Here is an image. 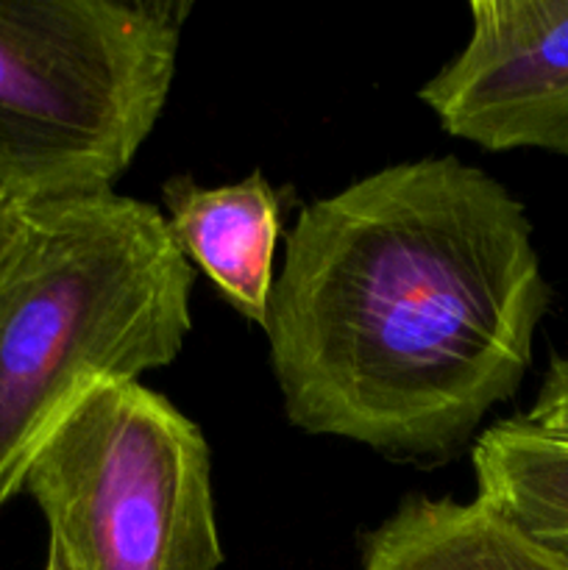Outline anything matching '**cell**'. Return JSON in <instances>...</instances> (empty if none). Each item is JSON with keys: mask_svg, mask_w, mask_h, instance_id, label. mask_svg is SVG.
I'll return each mask as SVG.
<instances>
[{"mask_svg": "<svg viewBox=\"0 0 568 570\" xmlns=\"http://www.w3.org/2000/svg\"><path fill=\"white\" fill-rule=\"evenodd\" d=\"M546 306L523 206L432 156L301 209L262 328L293 426L434 460L516 393Z\"/></svg>", "mask_w": 568, "mask_h": 570, "instance_id": "obj_1", "label": "cell"}, {"mask_svg": "<svg viewBox=\"0 0 568 570\" xmlns=\"http://www.w3.org/2000/svg\"><path fill=\"white\" fill-rule=\"evenodd\" d=\"M167 232L189 265L243 317L265 326L273 293V254L282 234V200L262 173L226 187L187 178L165 184Z\"/></svg>", "mask_w": 568, "mask_h": 570, "instance_id": "obj_6", "label": "cell"}, {"mask_svg": "<svg viewBox=\"0 0 568 570\" xmlns=\"http://www.w3.org/2000/svg\"><path fill=\"white\" fill-rule=\"evenodd\" d=\"M362 570H568L479 504L407 499L365 538Z\"/></svg>", "mask_w": 568, "mask_h": 570, "instance_id": "obj_7", "label": "cell"}, {"mask_svg": "<svg viewBox=\"0 0 568 570\" xmlns=\"http://www.w3.org/2000/svg\"><path fill=\"white\" fill-rule=\"evenodd\" d=\"M45 570H70V566H67L65 554H61L59 549H56L53 543L48 546V566H45Z\"/></svg>", "mask_w": 568, "mask_h": 570, "instance_id": "obj_11", "label": "cell"}, {"mask_svg": "<svg viewBox=\"0 0 568 570\" xmlns=\"http://www.w3.org/2000/svg\"><path fill=\"white\" fill-rule=\"evenodd\" d=\"M187 0H0V195L111 193L176 78Z\"/></svg>", "mask_w": 568, "mask_h": 570, "instance_id": "obj_3", "label": "cell"}, {"mask_svg": "<svg viewBox=\"0 0 568 570\" xmlns=\"http://www.w3.org/2000/svg\"><path fill=\"white\" fill-rule=\"evenodd\" d=\"M70 570H217L221 534L200 429L139 382L95 387L28 468Z\"/></svg>", "mask_w": 568, "mask_h": 570, "instance_id": "obj_4", "label": "cell"}, {"mask_svg": "<svg viewBox=\"0 0 568 570\" xmlns=\"http://www.w3.org/2000/svg\"><path fill=\"white\" fill-rule=\"evenodd\" d=\"M529 426L568 443V360H555L546 371L532 410L523 415Z\"/></svg>", "mask_w": 568, "mask_h": 570, "instance_id": "obj_9", "label": "cell"}, {"mask_svg": "<svg viewBox=\"0 0 568 570\" xmlns=\"http://www.w3.org/2000/svg\"><path fill=\"white\" fill-rule=\"evenodd\" d=\"M17 217H20V204H11L9 198L0 195V250L9 243L11 232H14L17 226Z\"/></svg>", "mask_w": 568, "mask_h": 570, "instance_id": "obj_10", "label": "cell"}, {"mask_svg": "<svg viewBox=\"0 0 568 570\" xmlns=\"http://www.w3.org/2000/svg\"><path fill=\"white\" fill-rule=\"evenodd\" d=\"M193 278L145 200L111 189L20 206L0 250V504L95 387L182 354Z\"/></svg>", "mask_w": 568, "mask_h": 570, "instance_id": "obj_2", "label": "cell"}, {"mask_svg": "<svg viewBox=\"0 0 568 570\" xmlns=\"http://www.w3.org/2000/svg\"><path fill=\"white\" fill-rule=\"evenodd\" d=\"M418 98L451 137L568 159V0L471 3V37Z\"/></svg>", "mask_w": 568, "mask_h": 570, "instance_id": "obj_5", "label": "cell"}, {"mask_svg": "<svg viewBox=\"0 0 568 570\" xmlns=\"http://www.w3.org/2000/svg\"><path fill=\"white\" fill-rule=\"evenodd\" d=\"M477 501L568 566V443L510 417L473 445Z\"/></svg>", "mask_w": 568, "mask_h": 570, "instance_id": "obj_8", "label": "cell"}]
</instances>
